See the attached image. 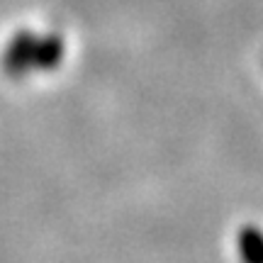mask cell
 I'll return each mask as SVG.
<instances>
[{
  "instance_id": "1",
  "label": "cell",
  "mask_w": 263,
  "mask_h": 263,
  "mask_svg": "<svg viewBox=\"0 0 263 263\" xmlns=\"http://www.w3.org/2000/svg\"><path fill=\"white\" fill-rule=\"evenodd\" d=\"M34 42L37 34L32 29H17L10 37L3 51V71L10 78H25L29 71H34Z\"/></svg>"
},
{
  "instance_id": "2",
  "label": "cell",
  "mask_w": 263,
  "mask_h": 263,
  "mask_svg": "<svg viewBox=\"0 0 263 263\" xmlns=\"http://www.w3.org/2000/svg\"><path fill=\"white\" fill-rule=\"evenodd\" d=\"M64 37L59 32H47L34 42V71H54L64 61Z\"/></svg>"
},
{
  "instance_id": "3",
  "label": "cell",
  "mask_w": 263,
  "mask_h": 263,
  "mask_svg": "<svg viewBox=\"0 0 263 263\" xmlns=\"http://www.w3.org/2000/svg\"><path fill=\"white\" fill-rule=\"evenodd\" d=\"M239 256L241 263H263V229L244 224L239 229Z\"/></svg>"
}]
</instances>
